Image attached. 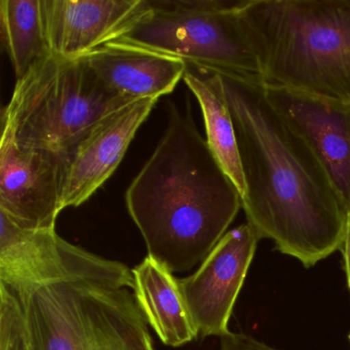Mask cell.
<instances>
[{
    "label": "cell",
    "mask_w": 350,
    "mask_h": 350,
    "mask_svg": "<svg viewBox=\"0 0 350 350\" xmlns=\"http://www.w3.org/2000/svg\"><path fill=\"white\" fill-rule=\"evenodd\" d=\"M0 350H155L132 269L0 216Z\"/></svg>",
    "instance_id": "obj_1"
},
{
    "label": "cell",
    "mask_w": 350,
    "mask_h": 350,
    "mask_svg": "<svg viewBox=\"0 0 350 350\" xmlns=\"http://www.w3.org/2000/svg\"><path fill=\"white\" fill-rule=\"evenodd\" d=\"M213 71L220 77L237 133L247 223L278 252L313 267L341 250L347 206L310 147L271 103L263 83Z\"/></svg>",
    "instance_id": "obj_2"
},
{
    "label": "cell",
    "mask_w": 350,
    "mask_h": 350,
    "mask_svg": "<svg viewBox=\"0 0 350 350\" xmlns=\"http://www.w3.org/2000/svg\"><path fill=\"white\" fill-rule=\"evenodd\" d=\"M148 255L172 272L202 263L228 231L241 196L200 134L190 108L169 124L126 192Z\"/></svg>",
    "instance_id": "obj_3"
},
{
    "label": "cell",
    "mask_w": 350,
    "mask_h": 350,
    "mask_svg": "<svg viewBox=\"0 0 350 350\" xmlns=\"http://www.w3.org/2000/svg\"><path fill=\"white\" fill-rule=\"evenodd\" d=\"M267 87L350 103V0H247Z\"/></svg>",
    "instance_id": "obj_4"
},
{
    "label": "cell",
    "mask_w": 350,
    "mask_h": 350,
    "mask_svg": "<svg viewBox=\"0 0 350 350\" xmlns=\"http://www.w3.org/2000/svg\"><path fill=\"white\" fill-rule=\"evenodd\" d=\"M134 101L108 87L83 59L51 54L16 81L3 111V132L19 146L66 161L100 120Z\"/></svg>",
    "instance_id": "obj_5"
},
{
    "label": "cell",
    "mask_w": 350,
    "mask_h": 350,
    "mask_svg": "<svg viewBox=\"0 0 350 350\" xmlns=\"http://www.w3.org/2000/svg\"><path fill=\"white\" fill-rule=\"evenodd\" d=\"M149 3V13L114 42L177 57L194 66L261 81L243 16L247 0Z\"/></svg>",
    "instance_id": "obj_6"
},
{
    "label": "cell",
    "mask_w": 350,
    "mask_h": 350,
    "mask_svg": "<svg viewBox=\"0 0 350 350\" xmlns=\"http://www.w3.org/2000/svg\"><path fill=\"white\" fill-rule=\"evenodd\" d=\"M260 237L249 224L231 229L191 275L178 278L198 337H223Z\"/></svg>",
    "instance_id": "obj_7"
},
{
    "label": "cell",
    "mask_w": 350,
    "mask_h": 350,
    "mask_svg": "<svg viewBox=\"0 0 350 350\" xmlns=\"http://www.w3.org/2000/svg\"><path fill=\"white\" fill-rule=\"evenodd\" d=\"M65 161L24 148L3 132L0 144V213L29 230H54L62 212Z\"/></svg>",
    "instance_id": "obj_8"
},
{
    "label": "cell",
    "mask_w": 350,
    "mask_h": 350,
    "mask_svg": "<svg viewBox=\"0 0 350 350\" xmlns=\"http://www.w3.org/2000/svg\"><path fill=\"white\" fill-rule=\"evenodd\" d=\"M51 54L79 60L118 40L151 10L149 0H42Z\"/></svg>",
    "instance_id": "obj_9"
},
{
    "label": "cell",
    "mask_w": 350,
    "mask_h": 350,
    "mask_svg": "<svg viewBox=\"0 0 350 350\" xmlns=\"http://www.w3.org/2000/svg\"><path fill=\"white\" fill-rule=\"evenodd\" d=\"M159 98L136 100L100 120L65 161L62 210L85 204L111 177Z\"/></svg>",
    "instance_id": "obj_10"
},
{
    "label": "cell",
    "mask_w": 350,
    "mask_h": 350,
    "mask_svg": "<svg viewBox=\"0 0 350 350\" xmlns=\"http://www.w3.org/2000/svg\"><path fill=\"white\" fill-rule=\"evenodd\" d=\"M265 90L271 103L321 161L349 210L350 103L284 88L265 85Z\"/></svg>",
    "instance_id": "obj_11"
},
{
    "label": "cell",
    "mask_w": 350,
    "mask_h": 350,
    "mask_svg": "<svg viewBox=\"0 0 350 350\" xmlns=\"http://www.w3.org/2000/svg\"><path fill=\"white\" fill-rule=\"evenodd\" d=\"M103 83L133 99L173 93L185 75V61L141 46L111 42L83 56Z\"/></svg>",
    "instance_id": "obj_12"
},
{
    "label": "cell",
    "mask_w": 350,
    "mask_h": 350,
    "mask_svg": "<svg viewBox=\"0 0 350 350\" xmlns=\"http://www.w3.org/2000/svg\"><path fill=\"white\" fill-rule=\"evenodd\" d=\"M132 271L137 302L161 341L181 347L198 338L173 272L149 255Z\"/></svg>",
    "instance_id": "obj_13"
},
{
    "label": "cell",
    "mask_w": 350,
    "mask_h": 350,
    "mask_svg": "<svg viewBox=\"0 0 350 350\" xmlns=\"http://www.w3.org/2000/svg\"><path fill=\"white\" fill-rule=\"evenodd\" d=\"M187 64L183 81L196 96L206 126V142L241 198L245 192L239 143L220 77L215 71Z\"/></svg>",
    "instance_id": "obj_14"
},
{
    "label": "cell",
    "mask_w": 350,
    "mask_h": 350,
    "mask_svg": "<svg viewBox=\"0 0 350 350\" xmlns=\"http://www.w3.org/2000/svg\"><path fill=\"white\" fill-rule=\"evenodd\" d=\"M3 46L17 79L51 55L44 30L42 0H1Z\"/></svg>",
    "instance_id": "obj_15"
},
{
    "label": "cell",
    "mask_w": 350,
    "mask_h": 350,
    "mask_svg": "<svg viewBox=\"0 0 350 350\" xmlns=\"http://www.w3.org/2000/svg\"><path fill=\"white\" fill-rule=\"evenodd\" d=\"M220 339V350H278L243 333L229 332Z\"/></svg>",
    "instance_id": "obj_16"
},
{
    "label": "cell",
    "mask_w": 350,
    "mask_h": 350,
    "mask_svg": "<svg viewBox=\"0 0 350 350\" xmlns=\"http://www.w3.org/2000/svg\"><path fill=\"white\" fill-rule=\"evenodd\" d=\"M343 255L344 271H345L347 288L350 293V208L348 210L347 223H346L345 235L341 247Z\"/></svg>",
    "instance_id": "obj_17"
},
{
    "label": "cell",
    "mask_w": 350,
    "mask_h": 350,
    "mask_svg": "<svg viewBox=\"0 0 350 350\" xmlns=\"http://www.w3.org/2000/svg\"><path fill=\"white\" fill-rule=\"evenodd\" d=\"M348 338H349V341H350V334H349V337H348Z\"/></svg>",
    "instance_id": "obj_18"
}]
</instances>
